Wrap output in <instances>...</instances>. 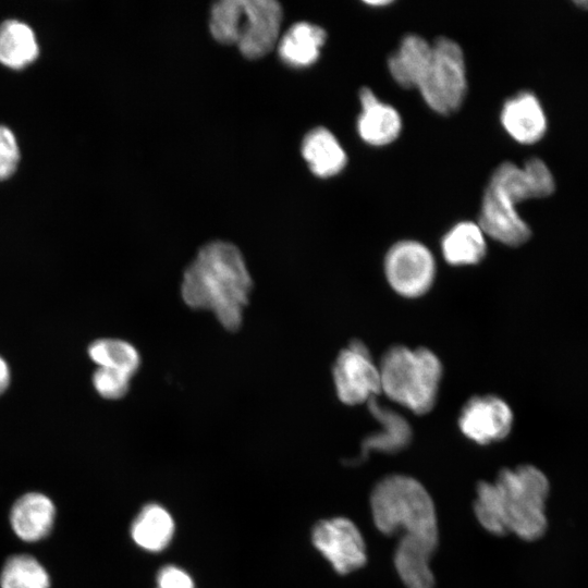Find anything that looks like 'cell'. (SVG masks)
<instances>
[{"label":"cell","instance_id":"8","mask_svg":"<svg viewBox=\"0 0 588 588\" xmlns=\"http://www.w3.org/2000/svg\"><path fill=\"white\" fill-rule=\"evenodd\" d=\"M332 372L336 395L346 405L368 403L381 392L379 366L359 340L339 353Z\"/></svg>","mask_w":588,"mask_h":588},{"label":"cell","instance_id":"21","mask_svg":"<svg viewBox=\"0 0 588 588\" xmlns=\"http://www.w3.org/2000/svg\"><path fill=\"white\" fill-rule=\"evenodd\" d=\"M327 33L309 22L293 24L279 41L280 58L294 68H305L317 61Z\"/></svg>","mask_w":588,"mask_h":588},{"label":"cell","instance_id":"26","mask_svg":"<svg viewBox=\"0 0 588 588\" xmlns=\"http://www.w3.org/2000/svg\"><path fill=\"white\" fill-rule=\"evenodd\" d=\"M21 159L20 146L13 131L0 124V182L10 179L17 170Z\"/></svg>","mask_w":588,"mask_h":588},{"label":"cell","instance_id":"13","mask_svg":"<svg viewBox=\"0 0 588 588\" xmlns=\"http://www.w3.org/2000/svg\"><path fill=\"white\" fill-rule=\"evenodd\" d=\"M367 405L372 417L380 424V429L364 438L358 456L348 464L365 462L371 452L397 453L408 446L412 440L411 425L400 413L381 405L377 399H372Z\"/></svg>","mask_w":588,"mask_h":588},{"label":"cell","instance_id":"1","mask_svg":"<svg viewBox=\"0 0 588 588\" xmlns=\"http://www.w3.org/2000/svg\"><path fill=\"white\" fill-rule=\"evenodd\" d=\"M549 490L547 476L534 465L503 468L492 482H478L474 513L480 526L492 535L513 534L535 541L547 530Z\"/></svg>","mask_w":588,"mask_h":588},{"label":"cell","instance_id":"27","mask_svg":"<svg viewBox=\"0 0 588 588\" xmlns=\"http://www.w3.org/2000/svg\"><path fill=\"white\" fill-rule=\"evenodd\" d=\"M157 588H195L189 574L175 565H164L157 574Z\"/></svg>","mask_w":588,"mask_h":588},{"label":"cell","instance_id":"7","mask_svg":"<svg viewBox=\"0 0 588 588\" xmlns=\"http://www.w3.org/2000/svg\"><path fill=\"white\" fill-rule=\"evenodd\" d=\"M384 274L399 295L416 298L426 294L436 277V261L422 243L403 240L394 243L384 257Z\"/></svg>","mask_w":588,"mask_h":588},{"label":"cell","instance_id":"5","mask_svg":"<svg viewBox=\"0 0 588 588\" xmlns=\"http://www.w3.org/2000/svg\"><path fill=\"white\" fill-rule=\"evenodd\" d=\"M282 9L273 0H223L211 9L210 30L247 58L267 54L277 44Z\"/></svg>","mask_w":588,"mask_h":588},{"label":"cell","instance_id":"24","mask_svg":"<svg viewBox=\"0 0 588 588\" xmlns=\"http://www.w3.org/2000/svg\"><path fill=\"white\" fill-rule=\"evenodd\" d=\"M90 359L103 368L115 369L134 376L140 366L138 351L120 339H98L88 346Z\"/></svg>","mask_w":588,"mask_h":588},{"label":"cell","instance_id":"14","mask_svg":"<svg viewBox=\"0 0 588 588\" xmlns=\"http://www.w3.org/2000/svg\"><path fill=\"white\" fill-rule=\"evenodd\" d=\"M56 515V505L48 495L30 491L22 494L12 504L9 520L19 539L36 542L51 532Z\"/></svg>","mask_w":588,"mask_h":588},{"label":"cell","instance_id":"18","mask_svg":"<svg viewBox=\"0 0 588 588\" xmlns=\"http://www.w3.org/2000/svg\"><path fill=\"white\" fill-rule=\"evenodd\" d=\"M302 154L311 172L320 177L339 174L347 164V155L335 135L323 126L310 130L302 143Z\"/></svg>","mask_w":588,"mask_h":588},{"label":"cell","instance_id":"3","mask_svg":"<svg viewBox=\"0 0 588 588\" xmlns=\"http://www.w3.org/2000/svg\"><path fill=\"white\" fill-rule=\"evenodd\" d=\"M370 510L377 529L387 536L439 540L434 503L415 478L393 474L380 479L370 493Z\"/></svg>","mask_w":588,"mask_h":588},{"label":"cell","instance_id":"9","mask_svg":"<svg viewBox=\"0 0 588 588\" xmlns=\"http://www.w3.org/2000/svg\"><path fill=\"white\" fill-rule=\"evenodd\" d=\"M311 540L340 575L355 572L367 562L364 537L357 526L346 517L318 522L313 528Z\"/></svg>","mask_w":588,"mask_h":588},{"label":"cell","instance_id":"4","mask_svg":"<svg viewBox=\"0 0 588 588\" xmlns=\"http://www.w3.org/2000/svg\"><path fill=\"white\" fill-rule=\"evenodd\" d=\"M381 392L414 414L430 412L437 401L443 368L429 348L394 345L379 363Z\"/></svg>","mask_w":588,"mask_h":588},{"label":"cell","instance_id":"28","mask_svg":"<svg viewBox=\"0 0 588 588\" xmlns=\"http://www.w3.org/2000/svg\"><path fill=\"white\" fill-rule=\"evenodd\" d=\"M11 381L10 367L5 359L0 356V395L5 392Z\"/></svg>","mask_w":588,"mask_h":588},{"label":"cell","instance_id":"6","mask_svg":"<svg viewBox=\"0 0 588 588\" xmlns=\"http://www.w3.org/2000/svg\"><path fill=\"white\" fill-rule=\"evenodd\" d=\"M417 89L425 102L440 114L462 106L467 76L464 52L455 40L444 36L434 40L430 63Z\"/></svg>","mask_w":588,"mask_h":588},{"label":"cell","instance_id":"29","mask_svg":"<svg viewBox=\"0 0 588 588\" xmlns=\"http://www.w3.org/2000/svg\"><path fill=\"white\" fill-rule=\"evenodd\" d=\"M574 4L580 10H588V0L575 1Z\"/></svg>","mask_w":588,"mask_h":588},{"label":"cell","instance_id":"11","mask_svg":"<svg viewBox=\"0 0 588 588\" xmlns=\"http://www.w3.org/2000/svg\"><path fill=\"white\" fill-rule=\"evenodd\" d=\"M478 224L486 235L511 247L524 245L532 234L516 205L489 186L482 195Z\"/></svg>","mask_w":588,"mask_h":588},{"label":"cell","instance_id":"19","mask_svg":"<svg viewBox=\"0 0 588 588\" xmlns=\"http://www.w3.org/2000/svg\"><path fill=\"white\" fill-rule=\"evenodd\" d=\"M441 253L451 266L479 264L487 254L486 234L473 221H460L451 226L441 238Z\"/></svg>","mask_w":588,"mask_h":588},{"label":"cell","instance_id":"22","mask_svg":"<svg viewBox=\"0 0 588 588\" xmlns=\"http://www.w3.org/2000/svg\"><path fill=\"white\" fill-rule=\"evenodd\" d=\"M173 534L172 516L156 503L145 505L131 525L134 542L150 552L163 550L172 540Z\"/></svg>","mask_w":588,"mask_h":588},{"label":"cell","instance_id":"30","mask_svg":"<svg viewBox=\"0 0 588 588\" xmlns=\"http://www.w3.org/2000/svg\"><path fill=\"white\" fill-rule=\"evenodd\" d=\"M367 3L371 4V5H384V4L390 3V1H387V0H383V1H367Z\"/></svg>","mask_w":588,"mask_h":588},{"label":"cell","instance_id":"16","mask_svg":"<svg viewBox=\"0 0 588 588\" xmlns=\"http://www.w3.org/2000/svg\"><path fill=\"white\" fill-rule=\"evenodd\" d=\"M438 542L413 536H401L393 556L399 577L406 588H434L430 560Z\"/></svg>","mask_w":588,"mask_h":588},{"label":"cell","instance_id":"20","mask_svg":"<svg viewBox=\"0 0 588 588\" xmlns=\"http://www.w3.org/2000/svg\"><path fill=\"white\" fill-rule=\"evenodd\" d=\"M39 56V44L33 28L23 21L9 19L0 24V63L23 70Z\"/></svg>","mask_w":588,"mask_h":588},{"label":"cell","instance_id":"2","mask_svg":"<svg viewBox=\"0 0 588 588\" xmlns=\"http://www.w3.org/2000/svg\"><path fill=\"white\" fill-rule=\"evenodd\" d=\"M252 287L238 248L215 241L203 246L185 269L181 292L187 306L212 311L224 329L235 331L243 322Z\"/></svg>","mask_w":588,"mask_h":588},{"label":"cell","instance_id":"17","mask_svg":"<svg viewBox=\"0 0 588 588\" xmlns=\"http://www.w3.org/2000/svg\"><path fill=\"white\" fill-rule=\"evenodd\" d=\"M432 53V44L417 34L405 35L397 49L388 58V69L402 87L418 88Z\"/></svg>","mask_w":588,"mask_h":588},{"label":"cell","instance_id":"25","mask_svg":"<svg viewBox=\"0 0 588 588\" xmlns=\"http://www.w3.org/2000/svg\"><path fill=\"white\" fill-rule=\"evenodd\" d=\"M132 376L110 368L98 367L93 375L96 392L107 400H119L130 390Z\"/></svg>","mask_w":588,"mask_h":588},{"label":"cell","instance_id":"12","mask_svg":"<svg viewBox=\"0 0 588 588\" xmlns=\"http://www.w3.org/2000/svg\"><path fill=\"white\" fill-rule=\"evenodd\" d=\"M500 122L507 135L522 145H534L548 132L544 108L530 90H520L504 101Z\"/></svg>","mask_w":588,"mask_h":588},{"label":"cell","instance_id":"23","mask_svg":"<svg viewBox=\"0 0 588 588\" xmlns=\"http://www.w3.org/2000/svg\"><path fill=\"white\" fill-rule=\"evenodd\" d=\"M46 567L33 555L19 553L9 556L0 572V588H50Z\"/></svg>","mask_w":588,"mask_h":588},{"label":"cell","instance_id":"15","mask_svg":"<svg viewBox=\"0 0 588 588\" xmlns=\"http://www.w3.org/2000/svg\"><path fill=\"white\" fill-rule=\"evenodd\" d=\"M362 106L357 118L359 137L368 145L384 146L395 140L402 131L399 111L376 96L367 86L359 89Z\"/></svg>","mask_w":588,"mask_h":588},{"label":"cell","instance_id":"10","mask_svg":"<svg viewBox=\"0 0 588 588\" xmlns=\"http://www.w3.org/2000/svg\"><path fill=\"white\" fill-rule=\"evenodd\" d=\"M513 424L511 406L492 394L469 399L458 416L461 432L480 445L504 440L511 433Z\"/></svg>","mask_w":588,"mask_h":588}]
</instances>
